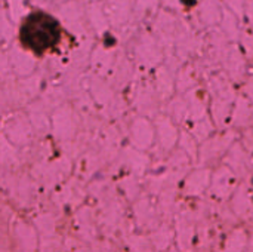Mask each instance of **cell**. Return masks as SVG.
I'll return each mask as SVG.
<instances>
[{"mask_svg": "<svg viewBox=\"0 0 253 252\" xmlns=\"http://www.w3.org/2000/svg\"><path fill=\"white\" fill-rule=\"evenodd\" d=\"M182 1H184V3H185L187 6H191V4H193V3H194L196 0H182Z\"/></svg>", "mask_w": 253, "mask_h": 252, "instance_id": "obj_2", "label": "cell"}, {"mask_svg": "<svg viewBox=\"0 0 253 252\" xmlns=\"http://www.w3.org/2000/svg\"><path fill=\"white\" fill-rule=\"evenodd\" d=\"M64 28L61 22L44 10H33L19 27V43L34 55L53 52L62 42Z\"/></svg>", "mask_w": 253, "mask_h": 252, "instance_id": "obj_1", "label": "cell"}]
</instances>
